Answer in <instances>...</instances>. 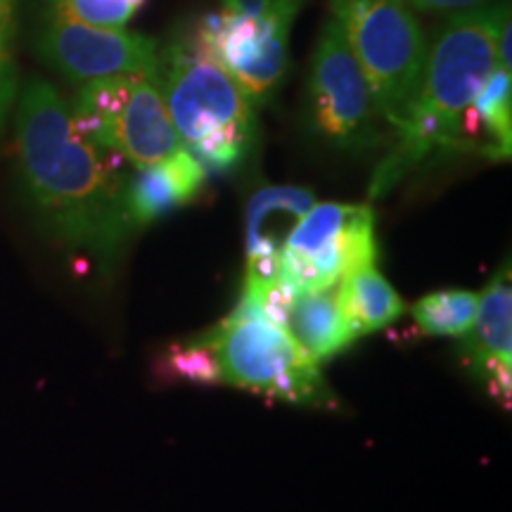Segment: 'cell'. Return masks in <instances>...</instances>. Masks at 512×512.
I'll return each instance as SVG.
<instances>
[{
  "instance_id": "obj_1",
  "label": "cell",
  "mask_w": 512,
  "mask_h": 512,
  "mask_svg": "<svg viewBox=\"0 0 512 512\" xmlns=\"http://www.w3.org/2000/svg\"><path fill=\"white\" fill-rule=\"evenodd\" d=\"M15 157L31 214L83 271L112 273L136 235L126 159L76 128L53 83L29 79L15 105Z\"/></svg>"
},
{
  "instance_id": "obj_2",
  "label": "cell",
  "mask_w": 512,
  "mask_h": 512,
  "mask_svg": "<svg viewBox=\"0 0 512 512\" xmlns=\"http://www.w3.org/2000/svg\"><path fill=\"white\" fill-rule=\"evenodd\" d=\"M508 19L510 5L498 3L456 12L441 24L427 46L418 95L370 178V197L389 195L434 157L467 150L465 114L496 67L498 34Z\"/></svg>"
},
{
  "instance_id": "obj_3",
  "label": "cell",
  "mask_w": 512,
  "mask_h": 512,
  "mask_svg": "<svg viewBox=\"0 0 512 512\" xmlns=\"http://www.w3.org/2000/svg\"><path fill=\"white\" fill-rule=\"evenodd\" d=\"M159 91L178 143L207 174H228L249 157L256 138L254 102L195 34L159 50Z\"/></svg>"
},
{
  "instance_id": "obj_4",
  "label": "cell",
  "mask_w": 512,
  "mask_h": 512,
  "mask_svg": "<svg viewBox=\"0 0 512 512\" xmlns=\"http://www.w3.org/2000/svg\"><path fill=\"white\" fill-rule=\"evenodd\" d=\"M195 339L207 349L214 384H228L292 406L318 411L337 408V396L316 363L297 349L261 306L242 294L226 318Z\"/></svg>"
},
{
  "instance_id": "obj_5",
  "label": "cell",
  "mask_w": 512,
  "mask_h": 512,
  "mask_svg": "<svg viewBox=\"0 0 512 512\" xmlns=\"http://www.w3.org/2000/svg\"><path fill=\"white\" fill-rule=\"evenodd\" d=\"M332 19L361 64L384 126L406 121L418 95L427 41L408 0H330Z\"/></svg>"
},
{
  "instance_id": "obj_6",
  "label": "cell",
  "mask_w": 512,
  "mask_h": 512,
  "mask_svg": "<svg viewBox=\"0 0 512 512\" xmlns=\"http://www.w3.org/2000/svg\"><path fill=\"white\" fill-rule=\"evenodd\" d=\"M69 110L83 136L131 166L162 162L183 150L159 83L150 76L86 81L69 102Z\"/></svg>"
},
{
  "instance_id": "obj_7",
  "label": "cell",
  "mask_w": 512,
  "mask_h": 512,
  "mask_svg": "<svg viewBox=\"0 0 512 512\" xmlns=\"http://www.w3.org/2000/svg\"><path fill=\"white\" fill-rule=\"evenodd\" d=\"M375 216L368 204L316 202L287 235L275 283L287 292L335 287L363 264H375Z\"/></svg>"
},
{
  "instance_id": "obj_8",
  "label": "cell",
  "mask_w": 512,
  "mask_h": 512,
  "mask_svg": "<svg viewBox=\"0 0 512 512\" xmlns=\"http://www.w3.org/2000/svg\"><path fill=\"white\" fill-rule=\"evenodd\" d=\"M309 119L320 138L342 150H366L382 140L373 91L335 19L325 22L306 81Z\"/></svg>"
},
{
  "instance_id": "obj_9",
  "label": "cell",
  "mask_w": 512,
  "mask_h": 512,
  "mask_svg": "<svg viewBox=\"0 0 512 512\" xmlns=\"http://www.w3.org/2000/svg\"><path fill=\"white\" fill-rule=\"evenodd\" d=\"M38 53L50 67L72 81H98L110 76L159 74V43L128 29H102L79 19L50 12L38 36Z\"/></svg>"
},
{
  "instance_id": "obj_10",
  "label": "cell",
  "mask_w": 512,
  "mask_h": 512,
  "mask_svg": "<svg viewBox=\"0 0 512 512\" xmlns=\"http://www.w3.org/2000/svg\"><path fill=\"white\" fill-rule=\"evenodd\" d=\"M292 24L278 19L216 15L204 17L195 36L252 102H261L285 79Z\"/></svg>"
},
{
  "instance_id": "obj_11",
  "label": "cell",
  "mask_w": 512,
  "mask_h": 512,
  "mask_svg": "<svg viewBox=\"0 0 512 512\" xmlns=\"http://www.w3.org/2000/svg\"><path fill=\"white\" fill-rule=\"evenodd\" d=\"M460 361L472 380L498 406L510 411L512 399V278L510 264L494 273L486 290L479 294L475 323L458 344Z\"/></svg>"
},
{
  "instance_id": "obj_12",
  "label": "cell",
  "mask_w": 512,
  "mask_h": 512,
  "mask_svg": "<svg viewBox=\"0 0 512 512\" xmlns=\"http://www.w3.org/2000/svg\"><path fill=\"white\" fill-rule=\"evenodd\" d=\"M313 204L316 192L299 185H266L249 197L245 214L247 268L242 287L261 290L275 285L287 235Z\"/></svg>"
},
{
  "instance_id": "obj_13",
  "label": "cell",
  "mask_w": 512,
  "mask_h": 512,
  "mask_svg": "<svg viewBox=\"0 0 512 512\" xmlns=\"http://www.w3.org/2000/svg\"><path fill=\"white\" fill-rule=\"evenodd\" d=\"M207 171L185 150L162 162L133 166L128 176V211L138 230L152 226L171 211L188 207L200 197Z\"/></svg>"
},
{
  "instance_id": "obj_14",
  "label": "cell",
  "mask_w": 512,
  "mask_h": 512,
  "mask_svg": "<svg viewBox=\"0 0 512 512\" xmlns=\"http://www.w3.org/2000/svg\"><path fill=\"white\" fill-rule=\"evenodd\" d=\"M275 323L287 332L297 349L311 363L330 361L356 342L347 320L339 311L335 287L320 292H299L285 299Z\"/></svg>"
},
{
  "instance_id": "obj_15",
  "label": "cell",
  "mask_w": 512,
  "mask_h": 512,
  "mask_svg": "<svg viewBox=\"0 0 512 512\" xmlns=\"http://www.w3.org/2000/svg\"><path fill=\"white\" fill-rule=\"evenodd\" d=\"M335 297L356 339L387 328L406 313L399 292L375 264H363L344 275L335 285Z\"/></svg>"
},
{
  "instance_id": "obj_16",
  "label": "cell",
  "mask_w": 512,
  "mask_h": 512,
  "mask_svg": "<svg viewBox=\"0 0 512 512\" xmlns=\"http://www.w3.org/2000/svg\"><path fill=\"white\" fill-rule=\"evenodd\" d=\"M479 131L486 133L484 155L496 162H508L512 150V74L510 69L494 67L479 88L465 114V143Z\"/></svg>"
},
{
  "instance_id": "obj_17",
  "label": "cell",
  "mask_w": 512,
  "mask_h": 512,
  "mask_svg": "<svg viewBox=\"0 0 512 512\" xmlns=\"http://www.w3.org/2000/svg\"><path fill=\"white\" fill-rule=\"evenodd\" d=\"M479 292L439 290L425 294L411 306V316L422 335L460 337L475 323Z\"/></svg>"
},
{
  "instance_id": "obj_18",
  "label": "cell",
  "mask_w": 512,
  "mask_h": 512,
  "mask_svg": "<svg viewBox=\"0 0 512 512\" xmlns=\"http://www.w3.org/2000/svg\"><path fill=\"white\" fill-rule=\"evenodd\" d=\"M19 95L17 0H0V145Z\"/></svg>"
},
{
  "instance_id": "obj_19",
  "label": "cell",
  "mask_w": 512,
  "mask_h": 512,
  "mask_svg": "<svg viewBox=\"0 0 512 512\" xmlns=\"http://www.w3.org/2000/svg\"><path fill=\"white\" fill-rule=\"evenodd\" d=\"M53 10L102 29H126L145 0H50Z\"/></svg>"
},
{
  "instance_id": "obj_20",
  "label": "cell",
  "mask_w": 512,
  "mask_h": 512,
  "mask_svg": "<svg viewBox=\"0 0 512 512\" xmlns=\"http://www.w3.org/2000/svg\"><path fill=\"white\" fill-rule=\"evenodd\" d=\"M304 0H221V12L294 24Z\"/></svg>"
},
{
  "instance_id": "obj_21",
  "label": "cell",
  "mask_w": 512,
  "mask_h": 512,
  "mask_svg": "<svg viewBox=\"0 0 512 512\" xmlns=\"http://www.w3.org/2000/svg\"><path fill=\"white\" fill-rule=\"evenodd\" d=\"M408 3H411V8L430 10V12H448V10L465 12V10L479 8L484 0H408Z\"/></svg>"
}]
</instances>
